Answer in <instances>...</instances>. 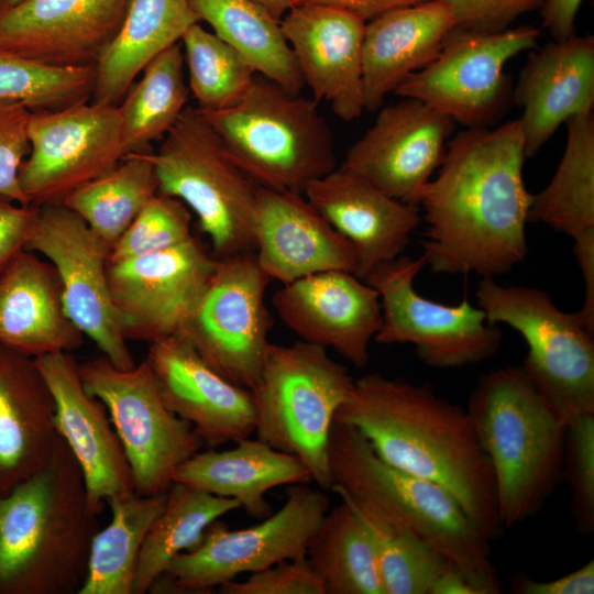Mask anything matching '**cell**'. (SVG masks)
I'll list each match as a JSON object with an SVG mask.
<instances>
[{
    "label": "cell",
    "mask_w": 594,
    "mask_h": 594,
    "mask_svg": "<svg viewBox=\"0 0 594 594\" xmlns=\"http://www.w3.org/2000/svg\"><path fill=\"white\" fill-rule=\"evenodd\" d=\"M165 405L211 448L251 437L249 389L212 369L182 336L156 340L145 358Z\"/></svg>",
    "instance_id": "obj_23"
},
{
    "label": "cell",
    "mask_w": 594,
    "mask_h": 594,
    "mask_svg": "<svg viewBox=\"0 0 594 594\" xmlns=\"http://www.w3.org/2000/svg\"><path fill=\"white\" fill-rule=\"evenodd\" d=\"M573 506L583 531L594 529V414L565 427L564 463Z\"/></svg>",
    "instance_id": "obj_43"
},
{
    "label": "cell",
    "mask_w": 594,
    "mask_h": 594,
    "mask_svg": "<svg viewBox=\"0 0 594 594\" xmlns=\"http://www.w3.org/2000/svg\"><path fill=\"white\" fill-rule=\"evenodd\" d=\"M374 123L348 150L341 168L388 196L417 205L438 169L454 121L410 98L382 107Z\"/></svg>",
    "instance_id": "obj_18"
},
{
    "label": "cell",
    "mask_w": 594,
    "mask_h": 594,
    "mask_svg": "<svg viewBox=\"0 0 594 594\" xmlns=\"http://www.w3.org/2000/svg\"><path fill=\"white\" fill-rule=\"evenodd\" d=\"M307 558L326 594H385L371 532L343 501L322 517Z\"/></svg>",
    "instance_id": "obj_35"
},
{
    "label": "cell",
    "mask_w": 594,
    "mask_h": 594,
    "mask_svg": "<svg viewBox=\"0 0 594 594\" xmlns=\"http://www.w3.org/2000/svg\"><path fill=\"white\" fill-rule=\"evenodd\" d=\"M424 1L427 0H293V6L301 3L333 6L346 10L366 22L389 10Z\"/></svg>",
    "instance_id": "obj_51"
},
{
    "label": "cell",
    "mask_w": 594,
    "mask_h": 594,
    "mask_svg": "<svg viewBox=\"0 0 594 594\" xmlns=\"http://www.w3.org/2000/svg\"><path fill=\"white\" fill-rule=\"evenodd\" d=\"M58 438L54 400L34 359L0 343V495L43 468Z\"/></svg>",
    "instance_id": "obj_29"
},
{
    "label": "cell",
    "mask_w": 594,
    "mask_h": 594,
    "mask_svg": "<svg viewBox=\"0 0 594 594\" xmlns=\"http://www.w3.org/2000/svg\"><path fill=\"white\" fill-rule=\"evenodd\" d=\"M452 10L458 29L497 32L544 0H442Z\"/></svg>",
    "instance_id": "obj_46"
},
{
    "label": "cell",
    "mask_w": 594,
    "mask_h": 594,
    "mask_svg": "<svg viewBox=\"0 0 594 594\" xmlns=\"http://www.w3.org/2000/svg\"><path fill=\"white\" fill-rule=\"evenodd\" d=\"M198 22L189 0H131L119 32L95 64L91 100L118 106L144 67Z\"/></svg>",
    "instance_id": "obj_31"
},
{
    "label": "cell",
    "mask_w": 594,
    "mask_h": 594,
    "mask_svg": "<svg viewBox=\"0 0 594 594\" xmlns=\"http://www.w3.org/2000/svg\"><path fill=\"white\" fill-rule=\"evenodd\" d=\"M263 6L275 19L280 20L282 16L293 6V0H254Z\"/></svg>",
    "instance_id": "obj_52"
},
{
    "label": "cell",
    "mask_w": 594,
    "mask_h": 594,
    "mask_svg": "<svg viewBox=\"0 0 594 594\" xmlns=\"http://www.w3.org/2000/svg\"><path fill=\"white\" fill-rule=\"evenodd\" d=\"M25 250L53 265L65 311L82 334L117 367H133L109 287L110 249L82 219L58 202L37 207Z\"/></svg>",
    "instance_id": "obj_16"
},
{
    "label": "cell",
    "mask_w": 594,
    "mask_h": 594,
    "mask_svg": "<svg viewBox=\"0 0 594 594\" xmlns=\"http://www.w3.org/2000/svg\"><path fill=\"white\" fill-rule=\"evenodd\" d=\"M180 44L188 69V88L199 109L232 106L257 75L238 51L199 22L184 33Z\"/></svg>",
    "instance_id": "obj_40"
},
{
    "label": "cell",
    "mask_w": 594,
    "mask_h": 594,
    "mask_svg": "<svg viewBox=\"0 0 594 594\" xmlns=\"http://www.w3.org/2000/svg\"><path fill=\"white\" fill-rule=\"evenodd\" d=\"M272 304L300 340L331 348L355 367L367 364L382 307L376 289L354 273L326 271L282 284Z\"/></svg>",
    "instance_id": "obj_19"
},
{
    "label": "cell",
    "mask_w": 594,
    "mask_h": 594,
    "mask_svg": "<svg viewBox=\"0 0 594 594\" xmlns=\"http://www.w3.org/2000/svg\"><path fill=\"white\" fill-rule=\"evenodd\" d=\"M84 339L65 311L53 265L22 251L0 274V343L36 359L72 353Z\"/></svg>",
    "instance_id": "obj_28"
},
{
    "label": "cell",
    "mask_w": 594,
    "mask_h": 594,
    "mask_svg": "<svg viewBox=\"0 0 594 594\" xmlns=\"http://www.w3.org/2000/svg\"><path fill=\"white\" fill-rule=\"evenodd\" d=\"M424 267L422 254L400 255L364 279L376 289L382 307V327L374 341L411 344L421 362L436 369L463 367L493 356L503 339L497 324L468 298L444 305L420 295L414 283Z\"/></svg>",
    "instance_id": "obj_12"
},
{
    "label": "cell",
    "mask_w": 594,
    "mask_h": 594,
    "mask_svg": "<svg viewBox=\"0 0 594 594\" xmlns=\"http://www.w3.org/2000/svg\"><path fill=\"white\" fill-rule=\"evenodd\" d=\"M328 459L334 484L439 551L479 594L501 593L491 539L441 485L385 462L355 428L334 420Z\"/></svg>",
    "instance_id": "obj_5"
},
{
    "label": "cell",
    "mask_w": 594,
    "mask_h": 594,
    "mask_svg": "<svg viewBox=\"0 0 594 594\" xmlns=\"http://www.w3.org/2000/svg\"><path fill=\"white\" fill-rule=\"evenodd\" d=\"M166 498L167 492H130L106 501L111 520L91 540L86 578L77 594H132L144 540Z\"/></svg>",
    "instance_id": "obj_32"
},
{
    "label": "cell",
    "mask_w": 594,
    "mask_h": 594,
    "mask_svg": "<svg viewBox=\"0 0 594 594\" xmlns=\"http://www.w3.org/2000/svg\"><path fill=\"white\" fill-rule=\"evenodd\" d=\"M304 195L351 243L356 255L354 274L361 279L403 255L422 220L417 205L395 199L340 166L310 183Z\"/></svg>",
    "instance_id": "obj_25"
},
{
    "label": "cell",
    "mask_w": 594,
    "mask_h": 594,
    "mask_svg": "<svg viewBox=\"0 0 594 594\" xmlns=\"http://www.w3.org/2000/svg\"><path fill=\"white\" fill-rule=\"evenodd\" d=\"M37 207L0 198V274L25 250Z\"/></svg>",
    "instance_id": "obj_47"
},
{
    "label": "cell",
    "mask_w": 594,
    "mask_h": 594,
    "mask_svg": "<svg viewBox=\"0 0 594 594\" xmlns=\"http://www.w3.org/2000/svg\"><path fill=\"white\" fill-rule=\"evenodd\" d=\"M353 383L326 348L300 340L271 343L250 389L256 438L297 457L323 491L334 484L328 459L330 430Z\"/></svg>",
    "instance_id": "obj_7"
},
{
    "label": "cell",
    "mask_w": 594,
    "mask_h": 594,
    "mask_svg": "<svg viewBox=\"0 0 594 594\" xmlns=\"http://www.w3.org/2000/svg\"><path fill=\"white\" fill-rule=\"evenodd\" d=\"M271 282L254 252L216 258L210 282L179 334L212 369L249 391L271 344L265 301Z\"/></svg>",
    "instance_id": "obj_14"
},
{
    "label": "cell",
    "mask_w": 594,
    "mask_h": 594,
    "mask_svg": "<svg viewBox=\"0 0 594 594\" xmlns=\"http://www.w3.org/2000/svg\"><path fill=\"white\" fill-rule=\"evenodd\" d=\"M147 155L158 193L179 199L196 216L215 258L254 252L258 185L233 162L197 108L186 107Z\"/></svg>",
    "instance_id": "obj_8"
},
{
    "label": "cell",
    "mask_w": 594,
    "mask_h": 594,
    "mask_svg": "<svg viewBox=\"0 0 594 594\" xmlns=\"http://www.w3.org/2000/svg\"><path fill=\"white\" fill-rule=\"evenodd\" d=\"M197 110L258 186L304 194L338 167L334 138L319 102L260 74L232 106Z\"/></svg>",
    "instance_id": "obj_6"
},
{
    "label": "cell",
    "mask_w": 594,
    "mask_h": 594,
    "mask_svg": "<svg viewBox=\"0 0 594 594\" xmlns=\"http://www.w3.org/2000/svg\"><path fill=\"white\" fill-rule=\"evenodd\" d=\"M525 154L534 156L568 119L593 112L594 38L572 36L532 52L514 91Z\"/></svg>",
    "instance_id": "obj_26"
},
{
    "label": "cell",
    "mask_w": 594,
    "mask_h": 594,
    "mask_svg": "<svg viewBox=\"0 0 594 594\" xmlns=\"http://www.w3.org/2000/svg\"><path fill=\"white\" fill-rule=\"evenodd\" d=\"M331 491L354 509L369 528L385 594H431L438 579L453 564L373 504L352 496L337 484Z\"/></svg>",
    "instance_id": "obj_39"
},
{
    "label": "cell",
    "mask_w": 594,
    "mask_h": 594,
    "mask_svg": "<svg viewBox=\"0 0 594 594\" xmlns=\"http://www.w3.org/2000/svg\"><path fill=\"white\" fill-rule=\"evenodd\" d=\"M131 0H20L0 8V48L50 66L95 65Z\"/></svg>",
    "instance_id": "obj_20"
},
{
    "label": "cell",
    "mask_w": 594,
    "mask_h": 594,
    "mask_svg": "<svg viewBox=\"0 0 594 594\" xmlns=\"http://www.w3.org/2000/svg\"><path fill=\"white\" fill-rule=\"evenodd\" d=\"M199 21L238 51L254 70L300 92L304 80L294 53L275 19L254 0H189Z\"/></svg>",
    "instance_id": "obj_33"
},
{
    "label": "cell",
    "mask_w": 594,
    "mask_h": 594,
    "mask_svg": "<svg viewBox=\"0 0 594 594\" xmlns=\"http://www.w3.org/2000/svg\"><path fill=\"white\" fill-rule=\"evenodd\" d=\"M97 516L59 437L43 468L0 495V594H77Z\"/></svg>",
    "instance_id": "obj_3"
},
{
    "label": "cell",
    "mask_w": 594,
    "mask_h": 594,
    "mask_svg": "<svg viewBox=\"0 0 594 594\" xmlns=\"http://www.w3.org/2000/svg\"><path fill=\"white\" fill-rule=\"evenodd\" d=\"M279 23L312 98L329 103L343 121L361 117L366 22L338 7L301 3L292 6Z\"/></svg>",
    "instance_id": "obj_22"
},
{
    "label": "cell",
    "mask_w": 594,
    "mask_h": 594,
    "mask_svg": "<svg viewBox=\"0 0 594 594\" xmlns=\"http://www.w3.org/2000/svg\"><path fill=\"white\" fill-rule=\"evenodd\" d=\"M79 373L86 391L108 410L134 492H167L178 466L200 450L202 441L165 405L146 360L119 369L101 355L79 364Z\"/></svg>",
    "instance_id": "obj_11"
},
{
    "label": "cell",
    "mask_w": 594,
    "mask_h": 594,
    "mask_svg": "<svg viewBox=\"0 0 594 594\" xmlns=\"http://www.w3.org/2000/svg\"><path fill=\"white\" fill-rule=\"evenodd\" d=\"M254 254L271 280L287 284L326 271L355 273L356 255L304 194L258 186Z\"/></svg>",
    "instance_id": "obj_24"
},
{
    "label": "cell",
    "mask_w": 594,
    "mask_h": 594,
    "mask_svg": "<svg viewBox=\"0 0 594 594\" xmlns=\"http://www.w3.org/2000/svg\"><path fill=\"white\" fill-rule=\"evenodd\" d=\"M180 42L155 56L117 106L125 154L152 150L186 108L189 88Z\"/></svg>",
    "instance_id": "obj_37"
},
{
    "label": "cell",
    "mask_w": 594,
    "mask_h": 594,
    "mask_svg": "<svg viewBox=\"0 0 594 594\" xmlns=\"http://www.w3.org/2000/svg\"><path fill=\"white\" fill-rule=\"evenodd\" d=\"M583 0H544L542 24L554 41L575 35V18Z\"/></svg>",
    "instance_id": "obj_50"
},
{
    "label": "cell",
    "mask_w": 594,
    "mask_h": 594,
    "mask_svg": "<svg viewBox=\"0 0 594 594\" xmlns=\"http://www.w3.org/2000/svg\"><path fill=\"white\" fill-rule=\"evenodd\" d=\"M466 410L492 465L499 521L509 528L552 493L564 463L565 426L521 366L484 374Z\"/></svg>",
    "instance_id": "obj_4"
},
{
    "label": "cell",
    "mask_w": 594,
    "mask_h": 594,
    "mask_svg": "<svg viewBox=\"0 0 594 594\" xmlns=\"http://www.w3.org/2000/svg\"><path fill=\"white\" fill-rule=\"evenodd\" d=\"M55 405V426L76 459L90 509L99 515L106 501L134 492L131 469L106 406L81 382L79 363L61 352L34 359Z\"/></svg>",
    "instance_id": "obj_21"
},
{
    "label": "cell",
    "mask_w": 594,
    "mask_h": 594,
    "mask_svg": "<svg viewBox=\"0 0 594 594\" xmlns=\"http://www.w3.org/2000/svg\"><path fill=\"white\" fill-rule=\"evenodd\" d=\"M561 161L548 185L532 195L528 222L544 223L574 239L594 230L593 112L566 120Z\"/></svg>",
    "instance_id": "obj_34"
},
{
    "label": "cell",
    "mask_w": 594,
    "mask_h": 594,
    "mask_svg": "<svg viewBox=\"0 0 594 594\" xmlns=\"http://www.w3.org/2000/svg\"><path fill=\"white\" fill-rule=\"evenodd\" d=\"M218 590L221 594H326L307 556L253 572L245 581L226 582Z\"/></svg>",
    "instance_id": "obj_45"
},
{
    "label": "cell",
    "mask_w": 594,
    "mask_h": 594,
    "mask_svg": "<svg viewBox=\"0 0 594 594\" xmlns=\"http://www.w3.org/2000/svg\"><path fill=\"white\" fill-rule=\"evenodd\" d=\"M475 296L488 321L524 338L521 369L565 427L594 414V333L575 312L559 309L543 289L502 285L493 277H482Z\"/></svg>",
    "instance_id": "obj_9"
},
{
    "label": "cell",
    "mask_w": 594,
    "mask_h": 594,
    "mask_svg": "<svg viewBox=\"0 0 594 594\" xmlns=\"http://www.w3.org/2000/svg\"><path fill=\"white\" fill-rule=\"evenodd\" d=\"M539 37L540 31L532 26L497 32L457 28L438 55L405 79L394 94L419 100L469 128L486 127L502 114L509 100L506 63L536 48Z\"/></svg>",
    "instance_id": "obj_13"
},
{
    "label": "cell",
    "mask_w": 594,
    "mask_h": 594,
    "mask_svg": "<svg viewBox=\"0 0 594 594\" xmlns=\"http://www.w3.org/2000/svg\"><path fill=\"white\" fill-rule=\"evenodd\" d=\"M31 110L22 102L0 99V198L28 205L20 186V169L29 153ZM30 206V205H28Z\"/></svg>",
    "instance_id": "obj_44"
},
{
    "label": "cell",
    "mask_w": 594,
    "mask_h": 594,
    "mask_svg": "<svg viewBox=\"0 0 594 594\" xmlns=\"http://www.w3.org/2000/svg\"><path fill=\"white\" fill-rule=\"evenodd\" d=\"M173 482L233 498L251 517L272 514L266 493L277 486L311 482L307 466L295 455L260 439H240L228 450L198 451L176 470Z\"/></svg>",
    "instance_id": "obj_30"
},
{
    "label": "cell",
    "mask_w": 594,
    "mask_h": 594,
    "mask_svg": "<svg viewBox=\"0 0 594 594\" xmlns=\"http://www.w3.org/2000/svg\"><path fill=\"white\" fill-rule=\"evenodd\" d=\"M216 258L193 237L139 257L108 263L109 287L127 340L179 336L201 299Z\"/></svg>",
    "instance_id": "obj_17"
},
{
    "label": "cell",
    "mask_w": 594,
    "mask_h": 594,
    "mask_svg": "<svg viewBox=\"0 0 594 594\" xmlns=\"http://www.w3.org/2000/svg\"><path fill=\"white\" fill-rule=\"evenodd\" d=\"M525 157L519 119L493 130L469 128L447 143L416 202L426 223V267L494 278L525 260L532 198L522 178Z\"/></svg>",
    "instance_id": "obj_1"
},
{
    "label": "cell",
    "mask_w": 594,
    "mask_h": 594,
    "mask_svg": "<svg viewBox=\"0 0 594 594\" xmlns=\"http://www.w3.org/2000/svg\"><path fill=\"white\" fill-rule=\"evenodd\" d=\"M457 26L442 0L396 8L370 20L362 51L364 109H381L389 94L438 55Z\"/></svg>",
    "instance_id": "obj_27"
},
{
    "label": "cell",
    "mask_w": 594,
    "mask_h": 594,
    "mask_svg": "<svg viewBox=\"0 0 594 594\" xmlns=\"http://www.w3.org/2000/svg\"><path fill=\"white\" fill-rule=\"evenodd\" d=\"M239 508L240 504L233 498L173 482L165 506L144 540L132 594L148 593L176 557L201 541L213 521Z\"/></svg>",
    "instance_id": "obj_36"
},
{
    "label": "cell",
    "mask_w": 594,
    "mask_h": 594,
    "mask_svg": "<svg viewBox=\"0 0 594 594\" xmlns=\"http://www.w3.org/2000/svg\"><path fill=\"white\" fill-rule=\"evenodd\" d=\"M20 0H0V8L15 4Z\"/></svg>",
    "instance_id": "obj_53"
},
{
    "label": "cell",
    "mask_w": 594,
    "mask_h": 594,
    "mask_svg": "<svg viewBox=\"0 0 594 594\" xmlns=\"http://www.w3.org/2000/svg\"><path fill=\"white\" fill-rule=\"evenodd\" d=\"M147 153L127 154L113 168L77 188L62 201L110 251L158 193L156 173Z\"/></svg>",
    "instance_id": "obj_38"
},
{
    "label": "cell",
    "mask_w": 594,
    "mask_h": 594,
    "mask_svg": "<svg viewBox=\"0 0 594 594\" xmlns=\"http://www.w3.org/2000/svg\"><path fill=\"white\" fill-rule=\"evenodd\" d=\"M190 210L179 199L157 193L142 209L109 254V262L139 257L191 239Z\"/></svg>",
    "instance_id": "obj_42"
},
{
    "label": "cell",
    "mask_w": 594,
    "mask_h": 594,
    "mask_svg": "<svg viewBox=\"0 0 594 594\" xmlns=\"http://www.w3.org/2000/svg\"><path fill=\"white\" fill-rule=\"evenodd\" d=\"M28 140L19 179L28 205L34 207L62 202L127 155L117 106L91 99L31 111Z\"/></svg>",
    "instance_id": "obj_15"
},
{
    "label": "cell",
    "mask_w": 594,
    "mask_h": 594,
    "mask_svg": "<svg viewBox=\"0 0 594 594\" xmlns=\"http://www.w3.org/2000/svg\"><path fill=\"white\" fill-rule=\"evenodd\" d=\"M574 255L584 282V300L576 316L587 330L594 333V230L573 239Z\"/></svg>",
    "instance_id": "obj_49"
},
{
    "label": "cell",
    "mask_w": 594,
    "mask_h": 594,
    "mask_svg": "<svg viewBox=\"0 0 594 594\" xmlns=\"http://www.w3.org/2000/svg\"><path fill=\"white\" fill-rule=\"evenodd\" d=\"M329 508L326 491L301 483L292 485L283 506L257 525L230 529L217 519L195 548L172 561L148 593H211L240 574L305 557Z\"/></svg>",
    "instance_id": "obj_10"
},
{
    "label": "cell",
    "mask_w": 594,
    "mask_h": 594,
    "mask_svg": "<svg viewBox=\"0 0 594 594\" xmlns=\"http://www.w3.org/2000/svg\"><path fill=\"white\" fill-rule=\"evenodd\" d=\"M512 592L516 594H593L594 561L566 575L549 580L536 581L526 575L513 580Z\"/></svg>",
    "instance_id": "obj_48"
},
{
    "label": "cell",
    "mask_w": 594,
    "mask_h": 594,
    "mask_svg": "<svg viewBox=\"0 0 594 594\" xmlns=\"http://www.w3.org/2000/svg\"><path fill=\"white\" fill-rule=\"evenodd\" d=\"M334 420L360 431L385 462L448 490L491 540L501 532L492 465L470 415L430 384L364 375Z\"/></svg>",
    "instance_id": "obj_2"
},
{
    "label": "cell",
    "mask_w": 594,
    "mask_h": 594,
    "mask_svg": "<svg viewBox=\"0 0 594 594\" xmlns=\"http://www.w3.org/2000/svg\"><path fill=\"white\" fill-rule=\"evenodd\" d=\"M95 78V65L50 66L0 48V99L20 101L31 111L91 99Z\"/></svg>",
    "instance_id": "obj_41"
}]
</instances>
